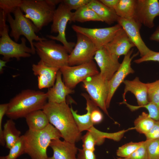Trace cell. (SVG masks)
Masks as SVG:
<instances>
[{"label":"cell","mask_w":159,"mask_h":159,"mask_svg":"<svg viewBox=\"0 0 159 159\" xmlns=\"http://www.w3.org/2000/svg\"><path fill=\"white\" fill-rule=\"evenodd\" d=\"M150 39L152 41L159 42V25L150 36Z\"/></svg>","instance_id":"cell-44"},{"label":"cell","mask_w":159,"mask_h":159,"mask_svg":"<svg viewBox=\"0 0 159 159\" xmlns=\"http://www.w3.org/2000/svg\"><path fill=\"white\" fill-rule=\"evenodd\" d=\"M32 69L34 75L46 78L51 87L54 85L57 74L59 70V68L51 65L41 59L37 64H32Z\"/></svg>","instance_id":"cell-24"},{"label":"cell","mask_w":159,"mask_h":159,"mask_svg":"<svg viewBox=\"0 0 159 159\" xmlns=\"http://www.w3.org/2000/svg\"><path fill=\"white\" fill-rule=\"evenodd\" d=\"M46 93L26 89L22 91L8 103L6 115L14 120L26 117L34 111L42 110L47 103Z\"/></svg>","instance_id":"cell-2"},{"label":"cell","mask_w":159,"mask_h":159,"mask_svg":"<svg viewBox=\"0 0 159 159\" xmlns=\"http://www.w3.org/2000/svg\"><path fill=\"white\" fill-rule=\"evenodd\" d=\"M100 1L107 6L114 9L118 2L119 0H100Z\"/></svg>","instance_id":"cell-43"},{"label":"cell","mask_w":159,"mask_h":159,"mask_svg":"<svg viewBox=\"0 0 159 159\" xmlns=\"http://www.w3.org/2000/svg\"><path fill=\"white\" fill-rule=\"evenodd\" d=\"M22 1L23 0H0V9L7 15L13 13L17 8L20 7Z\"/></svg>","instance_id":"cell-33"},{"label":"cell","mask_w":159,"mask_h":159,"mask_svg":"<svg viewBox=\"0 0 159 159\" xmlns=\"http://www.w3.org/2000/svg\"><path fill=\"white\" fill-rule=\"evenodd\" d=\"M3 127L6 147L10 149L21 136V132L17 129L15 123L11 119L7 120Z\"/></svg>","instance_id":"cell-26"},{"label":"cell","mask_w":159,"mask_h":159,"mask_svg":"<svg viewBox=\"0 0 159 159\" xmlns=\"http://www.w3.org/2000/svg\"><path fill=\"white\" fill-rule=\"evenodd\" d=\"M61 0H23L20 8L39 30L52 21L55 6Z\"/></svg>","instance_id":"cell-4"},{"label":"cell","mask_w":159,"mask_h":159,"mask_svg":"<svg viewBox=\"0 0 159 159\" xmlns=\"http://www.w3.org/2000/svg\"><path fill=\"white\" fill-rule=\"evenodd\" d=\"M146 141L149 159H159V138Z\"/></svg>","instance_id":"cell-34"},{"label":"cell","mask_w":159,"mask_h":159,"mask_svg":"<svg viewBox=\"0 0 159 159\" xmlns=\"http://www.w3.org/2000/svg\"><path fill=\"white\" fill-rule=\"evenodd\" d=\"M132 52V49L125 55L118 69L108 82L109 92L106 103L107 108L109 107L111 100L116 90L124 82L125 77L128 74L134 72L131 67V63L133 58L138 54V52L131 56Z\"/></svg>","instance_id":"cell-15"},{"label":"cell","mask_w":159,"mask_h":159,"mask_svg":"<svg viewBox=\"0 0 159 159\" xmlns=\"http://www.w3.org/2000/svg\"><path fill=\"white\" fill-rule=\"evenodd\" d=\"M90 21H102L95 11L87 5L83 6L74 12L72 21L83 23Z\"/></svg>","instance_id":"cell-28"},{"label":"cell","mask_w":159,"mask_h":159,"mask_svg":"<svg viewBox=\"0 0 159 159\" xmlns=\"http://www.w3.org/2000/svg\"><path fill=\"white\" fill-rule=\"evenodd\" d=\"M104 47L111 53L119 57L121 55H126L135 46L122 27L112 40Z\"/></svg>","instance_id":"cell-18"},{"label":"cell","mask_w":159,"mask_h":159,"mask_svg":"<svg viewBox=\"0 0 159 159\" xmlns=\"http://www.w3.org/2000/svg\"><path fill=\"white\" fill-rule=\"evenodd\" d=\"M25 118L29 130L32 131L42 130L50 123L47 115L42 110L32 112Z\"/></svg>","instance_id":"cell-25"},{"label":"cell","mask_w":159,"mask_h":159,"mask_svg":"<svg viewBox=\"0 0 159 159\" xmlns=\"http://www.w3.org/2000/svg\"><path fill=\"white\" fill-rule=\"evenodd\" d=\"M153 61L159 62V52H156L153 50L146 55L135 59L134 62L135 63L139 64L145 62Z\"/></svg>","instance_id":"cell-39"},{"label":"cell","mask_w":159,"mask_h":159,"mask_svg":"<svg viewBox=\"0 0 159 159\" xmlns=\"http://www.w3.org/2000/svg\"><path fill=\"white\" fill-rule=\"evenodd\" d=\"M0 159H8L6 156H1L0 157Z\"/></svg>","instance_id":"cell-46"},{"label":"cell","mask_w":159,"mask_h":159,"mask_svg":"<svg viewBox=\"0 0 159 159\" xmlns=\"http://www.w3.org/2000/svg\"><path fill=\"white\" fill-rule=\"evenodd\" d=\"M72 28L76 33L82 34L89 38L98 49L110 42L121 28L118 24L111 27L90 28L73 25Z\"/></svg>","instance_id":"cell-12"},{"label":"cell","mask_w":159,"mask_h":159,"mask_svg":"<svg viewBox=\"0 0 159 159\" xmlns=\"http://www.w3.org/2000/svg\"><path fill=\"white\" fill-rule=\"evenodd\" d=\"M155 121L148 114L143 112L134 121L135 129L139 133L145 135L151 129Z\"/></svg>","instance_id":"cell-29"},{"label":"cell","mask_w":159,"mask_h":159,"mask_svg":"<svg viewBox=\"0 0 159 159\" xmlns=\"http://www.w3.org/2000/svg\"><path fill=\"white\" fill-rule=\"evenodd\" d=\"M91 0H63L62 2L71 11L77 10L83 6L87 5Z\"/></svg>","instance_id":"cell-37"},{"label":"cell","mask_w":159,"mask_h":159,"mask_svg":"<svg viewBox=\"0 0 159 159\" xmlns=\"http://www.w3.org/2000/svg\"><path fill=\"white\" fill-rule=\"evenodd\" d=\"M148 87V99L159 107V79L155 82L146 83Z\"/></svg>","instance_id":"cell-32"},{"label":"cell","mask_w":159,"mask_h":159,"mask_svg":"<svg viewBox=\"0 0 159 159\" xmlns=\"http://www.w3.org/2000/svg\"><path fill=\"white\" fill-rule=\"evenodd\" d=\"M124 104L130 109L131 111H134L140 108L144 107L148 111L149 115L151 118L154 117L156 116L159 112V107L155 104L152 102H149L147 105L141 106H136L130 105L126 102L125 99L123 100V101L120 103Z\"/></svg>","instance_id":"cell-35"},{"label":"cell","mask_w":159,"mask_h":159,"mask_svg":"<svg viewBox=\"0 0 159 159\" xmlns=\"http://www.w3.org/2000/svg\"><path fill=\"white\" fill-rule=\"evenodd\" d=\"M24 159H27V158H24Z\"/></svg>","instance_id":"cell-47"},{"label":"cell","mask_w":159,"mask_h":159,"mask_svg":"<svg viewBox=\"0 0 159 159\" xmlns=\"http://www.w3.org/2000/svg\"><path fill=\"white\" fill-rule=\"evenodd\" d=\"M108 81L104 80L100 72L89 77L83 82V86L92 101L109 116L106 103L108 92Z\"/></svg>","instance_id":"cell-9"},{"label":"cell","mask_w":159,"mask_h":159,"mask_svg":"<svg viewBox=\"0 0 159 159\" xmlns=\"http://www.w3.org/2000/svg\"><path fill=\"white\" fill-rule=\"evenodd\" d=\"M36 52L40 59L59 68L69 66V52L63 45L52 40L34 42Z\"/></svg>","instance_id":"cell-7"},{"label":"cell","mask_w":159,"mask_h":159,"mask_svg":"<svg viewBox=\"0 0 159 159\" xmlns=\"http://www.w3.org/2000/svg\"><path fill=\"white\" fill-rule=\"evenodd\" d=\"M14 18L10 14L7 16V21L10 25L11 30L9 35L13 37L15 41L17 42L21 35L24 36L29 42L33 54L36 52L33 40L37 42L47 40L44 38L39 37L36 33L39 30L32 22L24 15L19 7L17 8L13 13Z\"/></svg>","instance_id":"cell-6"},{"label":"cell","mask_w":159,"mask_h":159,"mask_svg":"<svg viewBox=\"0 0 159 159\" xmlns=\"http://www.w3.org/2000/svg\"><path fill=\"white\" fill-rule=\"evenodd\" d=\"M103 115L98 107L94 109L92 111L91 119L93 125L100 123L103 119Z\"/></svg>","instance_id":"cell-42"},{"label":"cell","mask_w":159,"mask_h":159,"mask_svg":"<svg viewBox=\"0 0 159 159\" xmlns=\"http://www.w3.org/2000/svg\"><path fill=\"white\" fill-rule=\"evenodd\" d=\"M7 16L0 10V54L3 56V60L8 62L10 58H14L19 60L21 57H30L33 52L31 47L26 46L25 38L22 37L20 44L11 38L8 34L9 26L6 23Z\"/></svg>","instance_id":"cell-5"},{"label":"cell","mask_w":159,"mask_h":159,"mask_svg":"<svg viewBox=\"0 0 159 159\" xmlns=\"http://www.w3.org/2000/svg\"><path fill=\"white\" fill-rule=\"evenodd\" d=\"M157 16H159V1L135 0L134 19L137 22L152 28Z\"/></svg>","instance_id":"cell-13"},{"label":"cell","mask_w":159,"mask_h":159,"mask_svg":"<svg viewBox=\"0 0 159 159\" xmlns=\"http://www.w3.org/2000/svg\"><path fill=\"white\" fill-rule=\"evenodd\" d=\"M8 106V103L0 105V143L2 146H4L5 145V142L3 135V129L2 128V121L4 115H6Z\"/></svg>","instance_id":"cell-38"},{"label":"cell","mask_w":159,"mask_h":159,"mask_svg":"<svg viewBox=\"0 0 159 159\" xmlns=\"http://www.w3.org/2000/svg\"><path fill=\"white\" fill-rule=\"evenodd\" d=\"M119 57L111 53L104 46L97 51L93 59L99 66L102 77L109 81L119 68Z\"/></svg>","instance_id":"cell-14"},{"label":"cell","mask_w":159,"mask_h":159,"mask_svg":"<svg viewBox=\"0 0 159 159\" xmlns=\"http://www.w3.org/2000/svg\"><path fill=\"white\" fill-rule=\"evenodd\" d=\"M49 146L52 150L53 155L47 159H77L78 149L75 143L59 139L52 140Z\"/></svg>","instance_id":"cell-19"},{"label":"cell","mask_w":159,"mask_h":159,"mask_svg":"<svg viewBox=\"0 0 159 159\" xmlns=\"http://www.w3.org/2000/svg\"><path fill=\"white\" fill-rule=\"evenodd\" d=\"M77 159H97L94 151L84 149H78Z\"/></svg>","instance_id":"cell-40"},{"label":"cell","mask_w":159,"mask_h":159,"mask_svg":"<svg viewBox=\"0 0 159 159\" xmlns=\"http://www.w3.org/2000/svg\"><path fill=\"white\" fill-rule=\"evenodd\" d=\"M23 135L25 153L31 159H47V149L51 141L62 138L59 132L50 123L41 130H28Z\"/></svg>","instance_id":"cell-3"},{"label":"cell","mask_w":159,"mask_h":159,"mask_svg":"<svg viewBox=\"0 0 159 159\" xmlns=\"http://www.w3.org/2000/svg\"><path fill=\"white\" fill-rule=\"evenodd\" d=\"M145 135L147 140L159 138V120L155 121L151 129Z\"/></svg>","instance_id":"cell-41"},{"label":"cell","mask_w":159,"mask_h":159,"mask_svg":"<svg viewBox=\"0 0 159 159\" xmlns=\"http://www.w3.org/2000/svg\"><path fill=\"white\" fill-rule=\"evenodd\" d=\"M143 142H131L119 147L117 151V155L121 158L128 157L140 147Z\"/></svg>","instance_id":"cell-31"},{"label":"cell","mask_w":159,"mask_h":159,"mask_svg":"<svg viewBox=\"0 0 159 159\" xmlns=\"http://www.w3.org/2000/svg\"><path fill=\"white\" fill-rule=\"evenodd\" d=\"M77 42L69 55V66H74L89 62L92 60L98 49L88 37L76 33Z\"/></svg>","instance_id":"cell-11"},{"label":"cell","mask_w":159,"mask_h":159,"mask_svg":"<svg viewBox=\"0 0 159 159\" xmlns=\"http://www.w3.org/2000/svg\"><path fill=\"white\" fill-rule=\"evenodd\" d=\"M81 95L85 99L86 101V109L87 113L82 115L77 113V110H74L71 106V110L74 120L77 125L79 131L81 133L83 131H88L93 127L94 125L91 119V115L92 110L97 107L90 98L89 95L85 93H82Z\"/></svg>","instance_id":"cell-22"},{"label":"cell","mask_w":159,"mask_h":159,"mask_svg":"<svg viewBox=\"0 0 159 159\" xmlns=\"http://www.w3.org/2000/svg\"><path fill=\"white\" fill-rule=\"evenodd\" d=\"M8 61H4L3 60L0 59V73L1 74L3 73L4 69L3 68L6 66V63Z\"/></svg>","instance_id":"cell-45"},{"label":"cell","mask_w":159,"mask_h":159,"mask_svg":"<svg viewBox=\"0 0 159 159\" xmlns=\"http://www.w3.org/2000/svg\"><path fill=\"white\" fill-rule=\"evenodd\" d=\"M135 0H119L114 9L117 16L125 19L134 18Z\"/></svg>","instance_id":"cell-27"},{"label":"cell","mask_w":159,"mask_h":159,"mask_svg":"<svg viewBox=\"0 0 159 159\" xmlns=\"http://www.w3.org/2000/svg\"><path fill=\"white\" fill-rule=\"evenodd\" d=\"M115 159H149L146 140L143 141L140 147L128 157L125 158H117Z\"/></svg>","instance_id":"cell-36"},{"label":"cell","mask_w":159,"mask_h":159,"mask_svg":"<svg viewBox=\"0 0 159 159\" xmlns=\"http://www.w3.org/2000/svg\"><path fill=\"white\" fill-rule=\"evenodd\" d=\"M87 5L95 11L102 22L111 24L117 21L118 16L114 9L107 6L100 0H91Z\"/></svg>","instance_id":"cell-23"},{"label":"cell","mask_w":159,"mask_h":159,"mask_svg":"<svg viewBox=\"0 0 159 159\" xmlns=\"http://www.w3.org/2000/svg\"><path fill=\"white\" fill-rule=\"evenodd\" d=\"M42 110L49 123L58 130L64 140L75 143L81 139V133L66 102L60 103L48 102Z\"/></svg>","instance_id":"cell-1"},{"label":"cell","mask_w":159,"mask_h":159,"mask_svg":"<svg viewBox=\"0 0 159 159\" xmlns=\"http://www.w3.org/2000/svg\"><path fill=\"white\" fill-rule=\"evenodd\" d=\"M59 70L56 76L55 83L46 93L48 102L60 103L66 102V97L74 91L67 87L63 82Z\"/></svg>","instance_id":"cell-20"},{"label":"cell","mask_w":159,"mask_h":159,"mask_svg":"<svg viewBox=\"0 0 159 159\" xmlns=\"http://www.w3.org/2000/svg\"><path fill=\"white\" fill-rule=\"evenodd\" d=\"M25 145L24 136L21 135L10 149L9 153L6 156L8 159H16L25 153Z\"/></svg>","instance_id":"cell-30"},{"label":"cell","mask_w":159,"mask_h":159,"mask_svg":"<svg viewBox=\"0 0 159 159\" xmlns=\"http://www.w3.org/2000/svg\"><path fill=\"white\" fill-rule=\"evenodd\" d=\"M74 12H72L62 2L54 11L51 27V33H58L56 36L47 35V37L52 40L61 42L70 54L75 45L73 42H68L66 38L65 30L69 21H72Z\"/></svg>","instance_id":"cell-8"},{"label":"cell","mask_w":159,"mask_h":159,"mask_svg":"<svg viewBox=\"0 0 159 159\" xmlns=\"http://www.w3.org/2000/svg\"><path fill=\"white\" fill-rule=\"evenodd\" d=\"M59 70L64 84L72 89L87 78L99 73L93 60L77 65L65 66L60 68Z\"/></svg>","instance_id":"cell-10"},{"label":"cell","mask_w":159,"mask_h":159,"mask_svg":"<svg viewBox=\"0 0 159 159\" xmlns=\"http://www.w3.org/2000/svg\"><path fill=\"white\" fill-rule=\"evenodd\" d=\"M125 85L123 95V99L128 92H130L135 96L138 106L147 105L149 102L148 99V90L146 83L141 82L138 77L132 80H125L123 82Z\"/></svg>","instance_id":"cell-21"},{"label":"cell","mask_w":159,"mask_h":159,"mask_svg":"<svg viewBox=\"0 0 159 159\" xmlns=\"http://www.w3.org/2000/svg\"><path fill=\"white\" fill-rule=\"evenodd\" d=\"M117 22L124 30L131 42L138 49L141 57L151 50L146 45L140 35V30L142 24L134 18L125 19L118 17Z\"/></svg>","instance_id":"cell-16"},{"label":"cell","mask_w":159,"mask_h":159,"mask_svg":"<svg viewBox=\"0 0 159 159\" xmlns=\"http://www.w3.org/2000/svg\"><path fill=\"white\" fill-rule=\"evenodd\" d=\"M129 130L127 129L115 132L107 133L101 131L93 126L82 137L83 148L94 151L95 146L102 144L105 138L119 141L123 137L125 133Z\"/></svg>","instance_id":"cell-17"}]
</instances>
